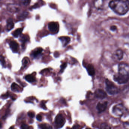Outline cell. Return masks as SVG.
I'll list each match as a JSON object with an SVG mask.
<instances>
[{"instance_id":"obj_37","label":"cell","mask_w":129,"mask_h":129,"mask_svg":"<svg viewBox=\"0 0 129 129\" xmlns=\"http://www.w3.org/2000/svg\"><path fill=\"white\" fill-rule=\"evenodd\" d=\"M0 33H1V29H0Z\"/></svg>"},{"instance_id":"obj_13","label":"cell","mask_w":129,"mask_h":129,"mask_svg":"<svg viewBox=\"0 0 129 129\" xmlns=\"http://www.w3.org/2000/svg\"><path fill=\"white\" fill-rule=\"evenodd\" d=\"M87 70L89 75L93 76L95 73V70L93 65L91 64H88L87 67Z\"/></svg>"},{"instance_id":"obj_36","label":"cell","mask_w":129,"mask_h":129,"mask_svg":"<svg viewBox=\"0 0 129 129\" xmlns=\"http://www.w3.org/2000/svg\"><path fill=\"white\" fill-rule=\"evenodd\" d=\"M86 129H90V128H86Z\"/></svg>"},{"instance_id":"obj_25","label":"cell","mask_w":129,"mask_h":129,"mask_svg":"<svg viewBox=\"0 0 129 129\" xmlns=\"http://www.w3.org/2000/svg\"><path fill=\"white\" fill-rule=\"evenodd\" d=\"M21 129H30V127L29 125L26 124H23L21 125Z\"/></svg>"},{"instance_id":"obj_29","label":"cell","mask_w":129,"mask_h":129,"mask_svg":"<svg viewBox=\"0 0 129 129\" xmlns=\"http://www.w3.org/2000/svg\"><path fill=\"white\" fill-rule=\"evenodd\" d=\"M124 127L126 129H129V123L128 122H125L123 124Z\"/></svg>"},{"instance_id":"obj_31","label":"cell","mask_w":129,"mask_h":129,"mask_svg":"<svg viewBox=\"0 0 129 129\" xmlns=\"http://www.w3.org/2000/svg\"><path fill=\"white\" fill-rule=\"evenodd\" d=\"M30 1H23V4L24 5H27L28 4H29L30 3Z\"/></svg>"},{"instance_id":"obj_6","label":"cell","mask_w":129,"mask_h":129,"mask_svg":"<svg viewBox=\"0 0 129 129\" xmlns=\"http://www.w3.org/2000/svg\"><path fill=\"white\" fill-rule=\"evenodd\" d=\"M65 123V118L63 115L61 114H58L55 118V128L58 129L61 128L64 125Z\"/></svg>"},{"instance_id":"obj_1","label":"cell","mask_w":129,"mask_h":129,"mask_svg":"<svg viewBox=\"0 0 129 129\" xmlns=\"http://www.w3.org/2000/svg\"><path fill=\"white\" fill-rule=\"evenodd\" d=\"M120 21L115 19H110L102 24V28L107 34L112 36L122 34L123 27Z\"/></svg>"},{"instance_id":"obj_19","label":"cell","mask_w":129,"mask_h":129,"mask_svg":"<svg viewBox=\"0 0 129 129\" xmlns=\"http://www.w3.org/2000/svg\"><path fill=\"white\" fill-rule=\"evenodd\" d=\"M40 129H52V126L46 123L41 124L39 125Z\"/></svg>"},{"instance_id":"obj_16","label":"cell","mask_w":129,"mask_h":129,"mask_svg":"<svg viewBox=\"0 0 129 129\" xmlns=\"http://www.w3.org/2000/svg\"><path fill=\"white\" fill-rule=\"evenodd\" d=\"M25 79L29 83H33L36 81V78L33 75H28L25 77Z\"/></svg>"},{"instance_id":"obj_23","label":"cell","mask_w":129,"mask_h":129,"mask_svg":"<svg viewBox=\"0 0 129 129\" xmlns=\"http://www.w3.org/2000/svg\"><path fill=\"white\" fill-rule=\"evenodd\" d=\"M0 62L1 63V64L3 66H5L6 64V62L4 57L2 55L0 56Z\"/></svg>"},{"instance_id":"obj_7","label":"cell","mask_w":129,"mask_h":129,"mask_svg":"<svg viewBox=\"0 0 129 129\" xmlns=\"http://www.w3.org/2000/svg\"><path fill=\"white\" fill-rule=\"evenodd\" d=\"M48 29L51 32L55 33L59 30V24L56 22H50L48 24Z\"/></svg>"},{"instance_id":"obj_15","label":"cell","mask_w":129,"mask_h":129,"mask_svg":"<svg viewBox=\"0 0 129 129\" xmlns=\"http://www.w3.org/2000/svg\"><path fill=\"white\" fill-rule=\"evenodd\" d=\"M24 28H19L17 29L14 32L12 33L13 35L15 38H18L20 35L22 33Z\"/></svg>"},{"instance_id":"obj_5","label":"cell","mask_w":129,"mask_h":129,"mask_svg":"<svg viewBox=\"0 0 129 129\" xmlns=\"http://www.w3.org/2000/svg\"><path fill=\"white\" fill-rule=\"evenodd\" d=\"M126 110V108L122 104H118L113 107L112 112L115 116L120 117L123 115Z\"/></svg>"},{"instance_id":"obj_26","label":"cell","mask_w":129,"mask_h":129,"mask_svg":"<svg viewBox=\"0 0 129 129\" xmlns=\"http://www.w3.org/2000/svg\"><path fill=\"white\" fill-rule=\"evenodd\" d=\"M70 129H81V126L78 124H75L72 128Z\"/></svg>"},{"instance_id":"obj_24","label":"cell","mask_w":129,"mask_h":129,"mask_svg":"<svg viewBox=\"0 0 129 129\" xmlns=\"http://www.w3.org/2000/svg\"><path fill=\"white\" fill-rule=\"evenodd\" d=\"M28 15V13L27 12H24L23 13H21L19 16V18L20 19H24L25 18H26L27 17V16Z\"/></svg>"},{"instance_id":"obj_28","label":"cell","mask_w":129,"mask_h":129,"mask_svg":"<svg viewBox=\"0 0 129 129\" xmlns=\"http://www.w3.org/2000/svg\"><path fill=\"white\" fill-rule=\"evenodd\" d=\"M36 119L39 121H41L42 120V116L40 114L37 115L36 116Z\"/></svg>"},{"instance_id":"obj_9","label":"cell","mask_w":129,"mask_h":129,"mask_svg":"<svg viewBox=\"0 0 129 129\" xmlns=\"http://www.w3.org/2000/svg\"><path fill=\"white\" fill-rule=\"evenodd\" d=\"M107 106V102L101 101L98 102L97 104V109L99 113H101L104 111Z\"/></svg>"},{"instance_id":"obj_2","label":"cell","mask_w":129,"mask_h":129,"mask_svg":"<svg viewBox=\"0 0 129 129\" xmlns=\"http://www.w3.org/2000/svg\"><path fill=\"white\" fill-rule=\"evenodd\" d=\"M129 66L125 63H120L118 66V72L114 75V80L120 84L127 83L129 80Z\"/></svg>"},{"instance_id":"obj_8","label":"cell","mask_w":129,"mask_h":129,"mask_svg":"<svg viewBox=\"0 0 129 129\" xmlns=\"http://www.w3.org/2000/svg\"><path fill=\"white\" fill-rule=\"evenodd\" d=\"M95 96L99 99H103L107 97L106 93L103 90L98 89L95 92Z\"/></svg>"},{"instance_id":"obj_33","label":"cell","mask_w":129,"mask_h":129,"mask_svg":"<svg viewBox=\"0 0 129 129\" xmlns=\"http://www.w3.org/2000/svg\"><path fill=\"white\" fill-rule=\"evenodd\" d=\"M3 96V98H7V97H8V96H9V94H8V93H7V94H6L4 95Z\"/></svg>"},{"instance_id":"obj_22","label":"cell","mask_w":129,"mask_h":129,"mask_svg":"<svg viewBox=\"0 0 129 129\" xmlns=\"http://www.w3.org/2000/svg\"><path fill=\"white\" fill-rule=\"evenodd\" d=\"M21 41L22 43L23 47V48L24 46H25V43L28 41V37H27V36H26L23 35L21 37Z\"/></svg>"},{"instance_id":"obj_14","label":"cell","mask_w":129,"mask_h":129,"mask_svg":"<svg viewBox=\"0 0 129 129\" xmlns=\"http://www.w3.org/2000/svg\"><path fill=\"white\" fill-rule=\"evenodd\" d=\"M14 27V24L11 18H9L7 21L6 29L8 31H10L13 29Z\"/></svg>"},{"instance_id":"obj_3","label":"cell","mask_w":129,"mask_h":129,"mask_svg":"<svg viewBox=\"0 0 129 129\" xmlns=\"http://www.w3.org/2000/svg\"><path fill=\"white\" fill-rule=\"evenodd\" d=\"M127 1H112L109 4L110 8L115 13L120 15L126 14L129 10V4Z\"/></svg>"},{"instance_id":"obj_21","label":"cell","mask_w":129,"mask_h":129,"mask_svg":"<svg viewBox=\"0 0 129 129\" xmlns=\"http://www.w3.org/2000/svg\"><path fill=\"white\" fill-rule=\"evenodd\" d=\"M100 129H111V127L108 124L106 123H103L101 124L100 127Z\"/></svg>"},{"instance_id":"obj_12","label":"cell","mask_w":129,"mask_h":129,"mask_svg":"<svg viewBox=\"0 0 129 129\" xmlns=\"http://www.w3.org/2000/svg\"><path fill=\"white\" fill-rule=\"evenodd\" d=\"M43 51V49L42 48H37L32 52L31 55L33 57V58H36V57H38L40 56V55H41Z\"/></svg>"},{"instance_id":"obj_10","label":"cell","mask_w":129,"mask_h":129,"mask_svg":"<svg viewBox=\"0 0 129 129\" xmlns=\"http://www.w3.org/2000/svg\"><path fill=\"white\" fill-rule=\"evenodd\" d=\"M10 46L12 49L13 52H17L18 51L19 46V44L16 41H12L10 43Z\"/></svg>"},{"instance_id":"obj_27","label":"cell","mask_w":129,"mask_h":129,"mask_svg":"<svg viewBox=\"0 0 129 129\" xmlns=\"http://www.w3.org/2000/svg\"><path fill=\"white\" fill-rule=\"evenodd\" d=\"M28 115L31 118H33L35 117V114L33 112H29L28 113Z\"/></svg>"},{"instance_id":"obj_17","label":"cell","mask_w":129,"mask_h":129,"mask_svg":"<svg viewBox=\"0 0 129 129\" xmlns=\"http://www.w3.org/2000/svg\"><path fill=\"white\" fill-rule=\"evenodd\" d=\"M115 55L118 60H121L123 57V52L121 50H117L115 52Z\"/></svg>"},{"instance_id":"obj_11","label":"cell","mask_w":129,"mask_h":129,"mask_svg":"<svg viewBox=\"0 0 129 129\" xmlns=\"http://www.w3.org/2000/svg\"><path fill=\"white\" fill-rule=\"evenodd\" d=\"M58 38L61 41L63 47L66 46L70 41V38L68 36H61Z\"/></svg>"},{"instance_id":"obj_32","label":"cell","mask_w":129,"mask_h":129,"mask_svg":"<svg viewBox=\"0 0 129 129\" xmlns=\"http://www.w3.org/2000/svg\"><path fill=\"white\" fill-rule=\"evenodd\" d=\"M41 106L42 107V108H43L44 109H46V106L45 105V103H43V102H42L41 103Z\"/></svg>"},{"instance_id":"obj_20","label":"cell","mask_w":129,"mask_h":129,"mask_svg":"<svg viewBox=\"0 0 129 129\" xmlns=\"http://www.w3.org/2000/svg\"><path fill=\"white\" fill-rule=\"evenodd\" d=\"M30 62V60L28 58L25 57L23 59V61H22V63H23V66L24 67V68L27 67V66L29 64V63Z\"/></svg>"},{"instance_id":"obj_35","label":"cell","mask_w":129,"mask_h":129,"mask_svg":"<svg viewBox=\"0 0 129 129\" xmlns=\"http://www.w3.org/2000/svg\"><path fill=\"white\" fill-rule=\"evenodd\" d=\"M1 127H2V124L1 123H0V128H1Z\"/></svg>"},{"instance_id":"obj_18","label":"cell","mask_w":129,"mask_h":129,"mask_svg":"<svg viewBox=\"0 0 129 129\" xmlns=\"http://www.w3.org/2000/svg\"><path fill=\"white\" fill-rule=\"evenodd\" d=\"M11 89H12V90H13L15 92H20V87L17 84L14 83L12 84V86H11Z\"/></svg>"},{"instance_id":"obj_34","label":"cell","mask_w":129,"mask_h":129,"mask_svg":"<svg viewBox=\"0 0 129 129\" xmlns=\"http://www.w3.org/2000/svg\"><path fill=\"white\" fill-rule=\"evenodd\" d=\"M9 129H15L14 126H12Z\"/></svg>"},{"instance_id":"obj_4","label":"cell","mask_w":129,"mask_h":129,"mask_svg":"<svg viewBox=\"0 0 129 129\" xmlns=\"http://www.w3.org/2000/svg\"><path fill=\"white\" fill-rule=\"evenodd\" d=\"M105 84V88L108 94L113 95L116 94L118 93V90L117 87L112 81H110L108 79H106Z\"/></svg>"},{"instance_id":"obj_30","label":"cell","mask_w":129,"mask_h":129,"mask_svg":"<svg viewBox=\"0 0 129 129\" xmlns=\"http://www.w3.org/2000/svg\"><path fill=\"white\" fill-rule=\"evenodd\" d=\"M67 66V64L66 63H64L63 64H62L61 65V70H63L64 69V68L66 67V66Z\"/></svg>"}]
</instances>
